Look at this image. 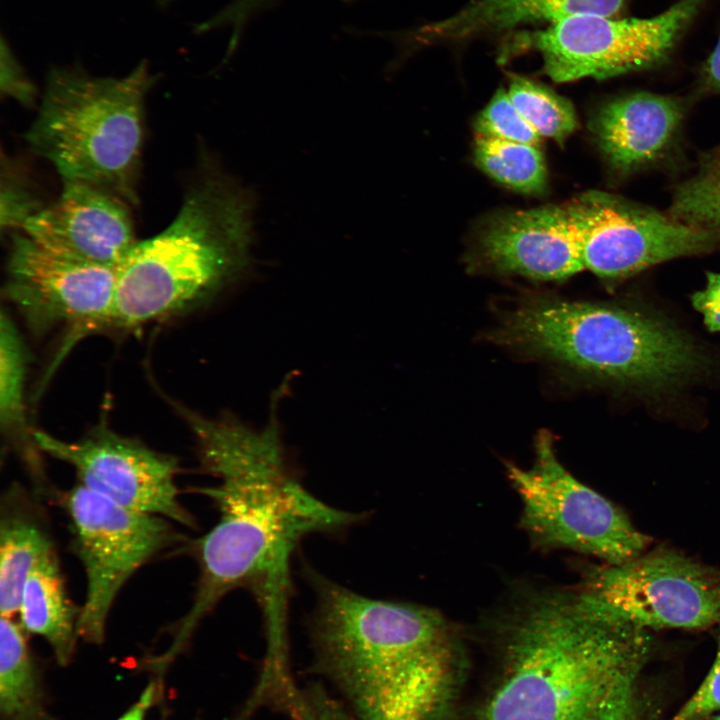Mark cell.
<instances>
[{
  "mask_svg": "<svg viewBox=\"0 0 720 720\" xmlns=\"http://www.w3.org/2000/svg\"><path fill=\"white\" fill-rule=\"evenodd\" d=\"M6 163L1 172V227L11 230L23 228L42 206L24 177Z\"/></svg>",
  "mask_w": 720,
  "mask_h": 720,
  "instance_id": "27",
  "label": "cell"
},
{
  "mask_svg": "<svg viewBox=\"0 0 720 720\" xmlns=\"http://www.w3.org/2000/svg\"><path fill=\"white\" fill-rule=\"evenodd\" d=\"M625 0H471L452 16L422 27L416 39L422 43L459 41L497 32L520 24L594 14L615 17Z\"/></svg>",
  "mask_w": 720,
  "mask_h": 720,
  "instance_id": "17",
  "label": "cell"
},
{
  "mask_svg": "<svg viewBox=\"0 0 720 720\" xmlns=\"http://www.w3.org/2000/svg\"><path fill=\"white\" fill-rule=\"evenodd\" d=\"M309 578L315 664L359 720H456L463 663L437 611Z\"/></svg>",
  "mask_w": 720,
  "mask_h": 720,
  "instance_id": "2",
  "label": "cell"
},
{
  "mask_svg": "<svg viewBox=\"0 0 720 720\" xmlns=\"http://www.w3.org/2000/svg\"><path fill=\"white\" fill-rule=\"evenodd\" d=\"M24 632L13 617L1 616V720H54L46 709L40 673Z\"/></svg>",
  "mask_w": 720,
  "mask_h": 720,
  "instance_id": "20",
  "label": "cell"
},
{
  "mask_svg": "<svg viewBox=\"0 0 720 720\" xmlns=\"http://www.w3.org/2000/svg\"><path fill=\"white\" fill-rule=\"evenodd\" d=\"M153 82L145 63L121 78L56 68L26 140L63 182L86 183L136 204L144 100Z\"/></svg>",
  "mask_w": 720,
  "mask_h": 720,
  "instance_id": "5",
  "label": "cell"
},
{
  "mask_svg": "<svg viewBox=\"0 0 720 720\" xmlns=\"http://www.w3.org/2000/svg\"><path fill=\"white\" fill-rule=\"evenodd\" d=\"M507 92L521 115L542 138L562 144L576 129L573 105L551 89L516 76L511 79Z\"/></svg>",
  "mask_w": 720,
  "mask_h": 720,
  "instance_id": "23",
  "label": "cell"
},
{
  "mask_svg": "<svg viewBox=\"0 0 720 720\" xmlns=\"http://www.w3.org/2000/svg\"><path fill=\"white\" fill-rule=\"evenodd\" d=\"M704 79L713 89L720 91V37L704 66Z\"/></svg>",
  "mask_w": 720,
  "mask_h": 720,
  "instance_id": "33",
  "label": "cell"
},
{
  "mask_svg": "<svg viewBox=\"0 0 720 720\" xmlns=\"http://www.w3.org/2000/svg\"><path fill=\"white\" fill-rule=\"evenodd\" d=\"M522 503L521 525L539 546L565 548L620 564L644 553L651 538L611 501L576 479L541 432L529 469L507 465Z\"/></svg>",
  "mask_w": 720,
  "mask_h": 720,
  "instance_id": "7",
  "label": "cell"
},
{
  "mask_svg": "<svg viewBox=\"0 0 720 720\" xmlns=\"http://www.w3.org/2000/svg\"><path fill=\"white\" fill-rule=\"evenodd\" d=\"M64 507L86 575L77 634L99 645L119 591L142 565L179 537L168 519L118 505L79 483L65 495Z\"/></svg>",
  "mask_w": 720,
  "mask_h": 720,
  "instance_id": "9",
  "label": "cell"
},
{
  "mask_svg": "<svg viewBox=\"0 0 720 720\" xmlns=\"http://www.w3.org/2000/svg\"><path fill=\"white\" fill-rule=\"evenodd\" d=\"M696 720H720V712L714 713Z\"/></svg>",
  "mask_w": 720,
  "mask_h": 720,
  "instance_id": "35",
  "label": "cell"
},
{
  "mask_svg": "<svg viewBox=\"0 0 720 720\" xmlns=\"http://www.w3.org/2000/svg\"><path fill=\"white\" fill-rule=\"evenodd\" d=\"M476 135L538 146L542 137L525 120L507 90L498 89L477 116Z\"/></svg>",
  "mask_w": 720,
  "mask_h": 720,
  "instance_id": "25",
  "label": "cell"
},
{
  "mask_svg": "<svg viewBox=\"0 0 720 720\" xmlns=\"http://www.w3.org/2000/svg\"><path fill=\"white\" fill-rule=\"evenodd\" d=\"M639 674L620 679L585 720H641L636 694Z\"/></svg>",
  "mask_w": 720,
  "mask_h": 720,
  "instance_id": "28",
  "label": "cell"
},
{
  "mask_svg": "<svg viewBox=\"0 0 720 720\" xmlns=\"http://www.w3.org/2000/svg\"><path fill=\"white\" fill-rule=\"evenodd\" d=\"M585 269L619 278L712 246L709 230L591 191L563 206Z\"/></svg>",
  "mask_w": 720,
  "mask_h": 720,
  "instance_id": "11",
  "label": "cell"
},
{
  "mask_svg": "<svg viewBox=\"0 0 720 720\" xmlns=\"http://www.w3.org/2000/svg\"><path fill=\"white\" fill-rule=\"evenodd\" d=\"M479 243L485 260L504 273L556 281L585 269L563 206L496 216L482 230Z\"/></svg>",
  "mask_w": 720,
  "mask_h": 720,
  "instance_id": "15",
  "label": "cell"
},
{
  "mask_svg": "<svg viewBox=\"0 0 720 720\" xmlns=\"http://www.w3.org/2000/svg\"><path fill=\"white\" fill-rule=\"evenodd\" d=\"M503 624L500 670L476 720H585L650 650L648 630L590 611L575 592L533 596Z\"/></svg>",
  "mask_w": 720,
  "mask_h": 720,
  "instance_id": "3",
  "label": "cell"
},
{
  "mask_svg": "<svg viewBox=\"0 0 720 720\" xmlns=\"http://www.w3.org/2000/svg\"><path fill=\"white\" fill-rule=\"evenodd\" d=\"M493 337L500 344L623 381H671L698 360L687 339L665 324L587 302H528L509 313Z\"/></svg>",
  "mask_w": 720,
  "mask_h": 720,
  "instance_id": "6",
  "label": "cell"
},
{
  "mask_svg": "<svg viewBox=\"0 0 720 720\" xmlns=\"http://www.w3.org/2000/svg\"><path fill=\"white\" fill-rule=\"evenodd\" d=\"M1 91L19 103L29 106L34 104L36 89L26 77L19 63L14 58L4 39L1 44Z\"/></svg>",
  "mask_w": 720,
  "mask_h": 720,
  "instance_id": "30",
  "label": "cell"
},
{
  "mask_svg": "<svg viewBox=\"0 0 720 720\" xmlns=\"http://www.w3.org/2000/svg\"><path fill=\"white\" fill-rule=\"evenodd\" d=\"M2 502L0 520V611L1 616L18 613L26 579L33 567L54 550L46 530L15 494Z\"/></svg>",
  "mask_w": 720,
  "mask_h": 720,
  "instance_id": "19",
  "label": "cell"
},
{
  "mask_svg": "<svg viewBox=\"0 0 720 720\" xmlns=\"http://www.w3.org/2000/svg\"><path fill=\"white\" fill-rule=\"evenodd\" d=\"M694 307L702 313L706 326L711 331L720 330V274L708 273L707 286L694 294Z\"/></svg>",
  "mask_w": 720,
  "mask_h": 720,
  "instance_id": "31",
  "label": "cell"
},
{
  "mask_svg": "<svg viewBox=\"0 0 720 720\" xmlns=\"http://www.w3.org/2000/svg\"><path fill=\"white\" fill-rule=\"evenodd\" d=\"M22 229L58 256L114 268L137 242L127 203L82 182H64L58 199Z\"/></svg>",
  "mask_w": 720,
  "mask_h": 720,
  "instance_id": "14",
  "label": "cell"
},
{
  "mask_svg": "<svg viewBox=\"0 0 720 720\" xmlns=\"http://www.w3.org/2000/svg\"><path fill=\"white\" fill-rule=\"evenodd\" d=\"M276 408L272 403L261 430L232 416H187L201 465L219 480L201 492L220 517L195 544L199 582L192 606L173 630L178 644L186 645L218 602L239 587L256 591L267 624L286 622L289 560L298 542L361 519L321 502L290 474Z\"/></svg>",
  "mask_w": 720,
  "mask_h": 720,
  "instance_id": "1",
  "label": "cell"
},
{
  "mask_svg": "<svg viewBox=\"0 0 720 720\" xmlns=\"http://www.w3.org/2000/svg\"><path fill=\"white\" fill-rule=\"evenodd\" d=\"M27 353L10 316L1 312L0 320V421L2 432L24 453L37 485H43V471L36 453L33 432L29 431L24 402Z\"/></svg>",
  "mask_w": 720,
  "mask_h": 720,
  "instance_id": "21",
  "label": "cell"
},
{
  "mask_svg": "<svg viewBox=\"0 0 720 720\" xmlns=\"http://www.w3.org/2000/svg\"><path fill=\"white\" fill-rule=\"evenodd\" d=\"M704 2L679 0L649 18L573 15L524 35L521 42L540 53L545 73L555 82L605 79L662 63Z\"/></svg>",
  "mask_w": 720,
  "mask_h": 720,
  "instance_id": "10",
  "label": "cell"
},
{
  "mask_svg": "<svg viewBox=\"0 0 720 720\" xmlns=\"http://www.w3.org/2000/svg\"><path fill=\"white\" fill-rule=\"evenodd\" d=\"M575 594L592 612L645 630L720 623V570L672 549L592 568Z\"/></svg>",
  "mask_w": 720,
  "mask_h": 720,
  "instance_id": "8",
  "label": "cell"
},
{
  "mask_svg": "<svg viewBox=\"0 0 720 720\" xmlns=\"http://www.w3.org/2000/svg\"><path fill=\"white\" fill-rule=\"evenodd\" d=\"M263 0H237L224 14L226 21L239 24Z\"/></svg>",
  "mask_w": 720,
  "mask_h": 720,
  "instance_id": "34",
  "label": "cell"
},
{
  "mask_svg": "<svg viewBox=\"0 0 720 720\" xmlns=\"http://www.w3.org/2000/svg\"><path fill=\"white\" fill-rule=\"evenodd\" d=\"M281 712L288 720H359L340 699L317 683L298 686Z\"/></svg>",
  "mask_w": 720,
  "mask_h": 720,
  "instance_id": "26",
  "label": "cell"
},
{
  "mask_svg": "<svg viewBox=\"0 0 720 720\" xmlns=\"http://www.w3.org/2000/svg\"><path fill=\"white\" fill-rule=\"evenodd\" d=\"M681 118V107L674 99L638 92L605 104L596 114L592 130L608 162L629 172L665 150Z\"/></svg>",
  "mask_w": 720,
  "mask_h": 720,
  "instance_id": "16",
  "label": "cell"
},
{
  "mask_svg": "<svg viewBox=\"0 0 720 720\" xmlns=\"http://www.w3.org/2000/svg\"><path fill=\"white\" fill-rule=\"evenodd\" d=\"M720 712V633L712 666L702 683L671 720H696Z\"/></svg>",
  "mask_w": 720,
  "mask_h": 720,
  "instance_id": "29",
  "label": "cell"
},
{
  "mask_svg": "<svg viewBox=\"0 0 720 720\" xmlns=\"http://www.w3.org/2000/svg\"><path fill=\"white\" fill-rule=\"evenodd\" d=\"M116 268L58 256L27 235H14L4 290L37 331L59 324L111 325Z\"/></svg>",
  "mask_w": 720,
  "mask_h": 720,
  "instance_id": "13",
  "label": "cell"
},
{
  "mask_svg": "<svg viewBox=\"0 0 720 720\" xmlns=\"http://www.w3.org/2000/svg\"><path fill=\"white\" fill-rule=\"evenodd\" d=\"M671 216L703 229H720V156L677 189Z\"/></svg>",
  "mask_w": 720,
  "mask_h": 720,
  "instance_id": "24",
  "label": "cell"
},
{
  "mask_svg": "<svg viewBox=\"0 0 720 720\" xmlns=\"http://www.w3.org/2000/svg\"><path fill=\"white\" fill-rule=\"evenodd\" d=\"M39 450L71 465L79 484L123 507L185 526L194 520L179 500L177 461L100 425L77 441L33 432Z\"/></svg>",
  "mask_w": 720,
  "mask_h": 720,
  "instance_id": "12",
  "label": "cell"
},
{
  "mask_svg": "<svg viewBox=\"0 0 720 720\" xmlns=\"http://www.w3.org/2000/svg\"><path fill=\"white\" fill-rule=\"evenodd\" d=\"M254 201L207 165L173 221L136 242L116 267L111 325L133 328L197 304L252 266Z\"/></svg>",
  "mask_w": 720,
  "mask_h": 720,
  "instance_id": "4",
  "label": "cell"
},
{
  "mask_svg": "<svg viewBox=\"0 0 720 720\" xmlns=\"http://www.w3.org/2000/svg\"><path fill=\"white\" fill-rule=\"evenodd\" d=\"M157 689L156 681H151L137 701L117 720H145L148 710L156 699Z\"/></svg>",
  "mask_w": 720,
  "mask_h": 720,
  "instance_id": "32",
  "label": "cell"
},
{
  "mask_svg": "<svg viewBox=\"0 0 720 720\" xmlns=\"http://www.w3.org/2000/svg\"><path fill=\"white\" fill-rule=\"evenodd\" d=\"M474 156L486 174L513 190L537 194L545 189L547 171L538 146L476 135Z\"/></svg>",
  "mask_w": 720,
  "mask_h": 720,
  "instance_id": "22",
  "label": "cell"
},
{
  "mask_svg": "<svg viewBox=\"0 0 720 720\" xmlns=\"http://www.w3.org/2000/svg\"><path fill=\"white\" fill-rule=\"evenodd\" d=\"M77 610L68 598L53 550L30 571L21 596L20 625L50 645L57 663L66 666L75 650Z\"/></svg>",
  "mask_w": 720,
  "mask_h": 720,
  "instance_id": "18",
  "label": "cell"
}]
</instances>
